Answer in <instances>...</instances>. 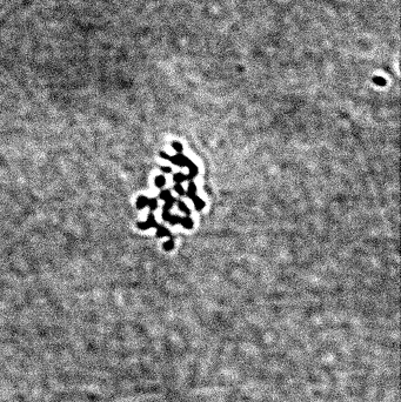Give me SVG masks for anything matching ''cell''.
<instances>
[{
    "instance_id": "cell-1",
    "label": "cell",
    "mask_w": 401,
    "mask_h": 402,
    "mask_svg": "<svg viewBox=\"0 0 401 402\" xmlns=\"http://www.w3.org/2000/svg\"><path fill=\"white\" fill-rule=\"evenodd\" d=\"M147 205H148V200H147V198H145V196H140V198L137 200L138 210H143V208L147 206Z\"/></svg>"
},
{
    "instance_id": "cell-3",
    "label": "cell",
    "mask_w": 401,
    "mask_h": 402,
    "mask_svg": "<svg viewBox=\"0 0 401 402\" xmlns=\"http://www.w3.org/2000/svg\"><path fill=\"white\" fill-rule=\"evenodd\" d=\"M163 169H164V172H166V173L171 172V169H169V167H163Z\"/></svg>"
},
{
    "instance_id": "cell-2",
    "label": "cell",
    "mask_w": 401,
    "mask_h": 402,
    "mask_svg": "<svg viewBox=\"0 0 401 402\" xmlns=\"http://www.w3.org/2000/svg\"><path fill=\"white\" fill-rule=\"evenodd\" d=\"M164 184H165V179H164V176H158L157 179H155V185L157 186H164Z\"/></svg>"
}]
</instances>
